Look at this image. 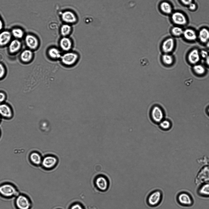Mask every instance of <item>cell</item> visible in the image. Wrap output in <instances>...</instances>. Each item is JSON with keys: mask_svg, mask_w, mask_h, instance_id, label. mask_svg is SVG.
<instances>
[{"mask_svg": "<svg viewBox=\"0 0 209 209\" xmlns=\"http://www.w3.org/2000/svg\"><path fill=\"white\" fill-rule=\"evenodd\" d=\"M3 23L0 17V31H1L3 28Z\"/></svg>", "mask_w": 209, "mask_h": 209, "instance_id": "cell-38", "label": "cell"}, {"mask_svg": "<svg viewBox=\"0 0 209 209\" xmlns=\"http://www.w3.org/2000/svg\"><path fill=\"white\" fill-rule=\"evenodd\" d=\"M162 60L163 62L167 65L171 64L173 61L172 56L168 53H165L162 56Z\"/></svg>", "mask_w": 209, "mask_h": 209, "instance_id": "cell-29", "label": "cell"}, {"mask_svg": "<svg viewBox=\"0 0 209 209\" xmlns=\"http://www.w3.org/2000/svg\"><path fill=\"white\" fill-rule=\"evenodd\" d=\"M200 56L203 58L206 59L209 55L207 51L205 50H202L200 52Z\"/></svg>", "mask_w": 209, "mask_h": 209, "instance_id": "cell-32", "label": "cell"}, {"mask_svg": "<svg viewBox=\"0 0 209 209\" xmlns=\"http://www.w3.org/2000/svg\"><path fill=\"white\" fill-rule=\"evenodd\" d=\"M163 198L162 192L159 189L153 191L148 195L146 202L150 207H155L159 205L162 202Z\"/></svg>", "mask_w": 209, "mask_h": 209, "instance_id": "cell-5", "label": "cell"}, {"mask_svg": "<svg viewBox=\"0 0 209 209\" xmlns=\"http://www.w3.org/2000/svg\"><path fill=\"white\" fill-rule=\"evenodd\" d=\"M72 30V27L70 25L64 23L60 28V32L62 37H67L71 33Z\"/></svg>", "mask_w": 209, "mask_h": 209, "instance_id": "cell-21", "label": "cell"}, {"mask_svg": "<svg viewBox=\"0 0 209 209\" xmlns=\"http://www.w3.org/2000/svg\"><path fill=\"white\" fill-rule=\"evenodd\" d=\"M176 200L178 204L184 207H191L194 203V200L192 195L186 191L179 192L176 196Z\"/></svg>", "mask_w": 209, "mask_h": 209, "instance_id": "cell-4", "label": "cell"}, {"mask_svg": "<svg viewBox=\"0 0 209 209\" xmlns=\"http://www.w3.org/2000/svg\"><path fill=\"white\" fill-rule=\"evenodd\" d=\"M150 115L152 120L155 123H159L164 119V111L158 105H155L152 107Z\"/></svg>", "mask_w": 209, "mask_h": 209, "instance_id": "cell-7", "label": "cell"}, {"mask_svg": "<svg viewBox=\"0 0 209 209\" xmlns=\"http://www.w3.org/2000/svg\"><path fill=\"white\" fill-rule=\"evenodd\" d=\"M194 182L198 186L209 182V164L203 165L199 170L195 178Z\"/></svg>", "mask_w": 209, "mask_h": 209, "instance_id": "cell-6", "label": "cell"}, {"mask_svg": "<svg viewBox=\"0 0 209 209\" xmlns=\"http://www.w3.org/2000/svg\"><path fill=\"white\" fill-rule=\"evenodd\" d=\"M25 40L27 46L31 49H35L39 46L38 40L33 35L30 34L27 35Z\"/></svg>", "mask_w": 209, "mask_h": 209, "instance_id": "cell-12", "label": "cell"}, {"mask_svg": "<svg viewBox=\"0 0 209 209\" xmlns=\"http://www.w3.org/2000/svg\"><path fill=\"white\" fill-rule=\"evenodd\" d=\"M61 51L59 48L51 47L48 49L47 55L49 58L52 60H60L62 54Z\"/></svg>", "mask_w": 209, "mask_h": 209, "instance_id": "cell-14", "label": "cell"}, {"mask_svg": "<svg viewBox=\"0 0 209 209\" xmlns=\"http://www.w3.org/2000/svg\"><path fill=\"white\" fill-rule=\"evenodd\" d=\"M206 46L207 48H209V40H208L206 44Z\"/></svg>", "mask_w": 209, "mask_h": 209, "instance_id": "cell-40", "label": "cell"}, {"mask_svg": "<svg viewBox=\"0 0 209 209\" xmlns=\"http://www.w3.org/2000/svg\"><path fill=\"white\" fill-rule=\"evenodd\" d=\"M79 59V54L72 51L64 52L60 59L63 65L67 67H71L75 65Z\"/></svg>", "mask_w": 209, "mask_h": 209, "instance_id": "cell-3", "label": "cell"}, {"mask_svg": "<svg viewBox=\"0 0 209 209\" xmlns=\"http://www.w3.org/2000/svg\"><path fill=\"white\" fill-rule=\"evenodd\" d=\"M159 124L160 128L165 131L169 130L172 127V123L168 119H164Z\"/></svg>", "mask_w": 209, "mask_h": 209, "instance_id": "cell-28", "label": "cell"}, {"mask_svg": "<svg viewBox=\"0 0 209 209\" xmlns=\"http://www.w3.org/2000/svg\"><path fill=\"white\" fill-rule=\"evenodd\" d=\"M32 53L29 50H25L21 53V60L24 62H28L32 59Z\"/></svg>", "mask_w": 209, "mask_h": 209, "instance_id": "cell-26", "label": "cell"}, {"mask_svg": "<svg viewBox=\"0 0 209 209\" xmlns=\"http://www.w3.org/2000/svg\"><path fill=\"white\" fill-rule=\"evenodd\" d=\"M174 46V40L169 38L165 40L162 43V51L165 53H169L173 50Z\"/></svg>", "mask_w": 209, "mask_h": 209, "instance_id": "cell-17", "label": "cell"}, {"mask_svg": "<svg viewBox=\"0 0 209 209\" xmlns=\"http://www.w3.org/2000/svg\"><path fill=\"white\" fill-rule=\"evenodd\" d=\"M6 98L5 94L2 93L0 92V104L3 103Z\"/></svg>", "mask_w": 209, "mask_h": 209, "instance_id": "cell-34", "label": "cell"}, {"mask_svg": "<svg viewBox=\"0 0 209 209\" xmlns=\"http://www.w3.org/2000/svg\"><path fill=\"white\" fill-rule=\"evenodd\" d=\"M61 17L64 23L70 25L76 23L78 21V18L75 13L69 10L63 12L61 15Z\"/></svg>", "mask_w": 209, "mask_h": 209, "instance_id": "cell-8", "label": "cell"}, {"mask_svg": "<svg viewBox=\"0 0 209 209\" xmlns=\"http://www.w3.org/2000/svg\"><path fill=\"white\" fill-rule=\"evenodd\" d=\"M171 18L173 21L178 25H185L187 22L185 17L180 12H176L173 13L172 15Z\"/></svg>", "mask_w": 209, "mask_h": 209, "instance_id": "cell-15", "label": "cell"}, {"mask_svg": "<svg viewBox=\"0 0 209 209\" xmlns=\"http://www.w3.org/2000/svg\"><path fill=\"white\" fill-rule=\"evenodd\" d=\"M14 205L16 209H31L32 203L28 195L20 193L15 198Z\"/></svg>", "mask_w": 209, "mask_h": 209, "instance_id": "cell-2", "label": "cell"}, {"mask_svg": "<svg viewBox=\"0 0 209 209\" xmlns=\"http://www.w3.org/2000/svg\"><path fill=\"white\" fill-rule=\"evenodd\" d=\"M182 3L185 5H189L192 3V0H180Z\"/></svg>", "mask_w": 209, "mask_h": 209, "instance_id": "cell-35", "label": "cell"}, {"mask_svg": "<svg viewBox=\"0 0 209 209\" xmlns=\"http://www.w3.org/2000/svg\"><path fill=\"white\" fill-rule=\"evenodd\" d=\"M199 37L200 41L207 43L209 40V31L206 28H203L200 31Z\"/></svg>", "mask_w": 209, "mask_h": 209, "instance_id": "cell-24", "label": "cell"}, {"mask_svg": "<svg viewBox=\"0 0 209 209\" xmlns=\"http://www.w3.org/2000/svg\"><path fill=\"white\" fill-rule=\"evenodd\" d=\"M194 72L199 75L204 74L205 72V69L203 66L200 64H195L193 67Z\"/></svg>", "mask_w": 209, "mask_h": 209, "instance_id": "cell-30", "label": "cell"}, {"mask_svg": "<svg viewBox=\"0 0 209 209\" xmlns=\"http://www.w3.org/2000/svg\"><path fill=\"white\" fill-rule=\"evenodd\" d=\"M184 38L190 41H194L196 38L195 32L191 29H187L183 31V34Z\"/></svg>", "mask_w": 209, "mask_h": 209, "instance_id": "cell-23", "label": "cell"}, {"mask_svg": "<svg viewBox=\"0 0 209 209\" xmlns=\"http://www.w3.org/2000/svg\"><path fill=\"white\" fill-rule=\"evenodd\" d=\"M183 31L182 28L179 27H174L171 30L172 34L176 36H179L183 34Z\"/></svg>", "mask_w": 209, "mask_h": 209, "instance_id": "cell-31", "label": "cell"}, {"mask_svg": "<svg viewBox=\"0 0 209 209\" xmlns=\"http://www.w3.org/2000/svg\"><path fill=\"white\" fill-rule=\"evenodd\" d=\"M17 187L10 182H4L0 184V196L5 199L15 198L19 194Z\"/></svg>", "mask_w": 209, "mask_h": 209, "instance_id": "cell-1", "label": "cell"}, {"mask_svg": "<svg viewBox=\"0 0 209 209\" xmlns=\"http://www.w3.org/2000/svg\"><path fill=\"white\" fill-rule=\"evenodd\" d=\"M205 62L206 64L209 66V55L205 59Z\"/></svg>", "mask_w": 209, "mask_h": 209, "instance_id": "cell-39", "label": "cell"}, {"mask_svg": "<svg viewBox=\"0 0 209 209\" xmlns=\"http://www.w3.org/2000/svg\"><path fill=\"white\" fill-rule=\"evenodd\" d=\"M5 73V68L3 65L0 63V78H2Z\"/></svg>", "mask_w": 209, "mask_h": 209, "instance_id": "cell-33", "label": "cell"}, {"mask_svg": "<svg viewBox=\"0 0 209 209\" xmlns=\"http://www.w3.org/2000/svg\"><path fill=\"white\" fill-rule=\"evenodd\" d=\"M59 48L64 52L71 51L73 47V42L68 36L62 37L59 42Z\"/></svg>", "mask_w": 209, "mask_h": 209, "instance_id": "cell-10", "label": "cell"}, {"mask_svg": "<svg viewBox=\"0 0 209 209\" xmlns=\"http://www.w3.org/2000/svg\"><path fill=\"white\" fill-rule=\"evenodd\" d=\"M58 162V159L55 156L48 155L43 158L41 165L45 169H49L54 167Z\"/></svg>", "mask_w": 209, "mask_h": 209, "instance_id": "cell-9", "label": "cell"}, {"mask_svg": "<svg viewBox=\"0 0 209 209\" xmlns=\"http://www.w3.org/2000/svg\"><path fill=\"white\" fill-rule=\"evenodd\" d=\"M200 52L197 49H194L191 51L188 55V60L191 64H196L200 60Z\"/></svg>", "mask_w": 209, "mask_h": 209, "instance_id": "cell-18", "label": "cell"}, {"mask_svg": "<svg viewBox=\"0 0 209 209\" xmlns=\"http://www.w3.org/2000/svg\"><path fill=\"white\" fill-rule=\"evenodd\" d=\"M21 46V43L18 39H15L11 41L9 45V50L11 53L18 51Z\"/></svg>", "mask_w": 209, "mask_h": 209, "instance_id": "cell-22", "label": "cell"}, {"mask_svg": "<svg viewBox=\"0 0 209 209\" xmlns=\"http://www.w3.org/2000/svg\"><path fill=\"white\" fill-rule=\"evenodd\" d=\"M13 116V110L9 105L3 103L0 104V116L1 118L9 120Z\"/></svg>", "mask_w": 209, "mask_h": 209, "instance_id": "cell-11", "label": "cell"}, {"mask_svg": "<svg viewBox=\"0 0 209 209\" xmlns=\"http://www.w3.org/2000/svg\"><path fill=\"white\" fill-rule=\"evenodd\" d=\"M42 158L41 154L36 151L31 152L29 156V159L30 163L36 166H39L41 165Z\"/></svg>", "mask_w": 209, "mask_h": 209, "instance_id": "cell-16", "label": "cell"}, {"mask_svg": "<svg viewBox=\"0 0 209 209\" xmlns=\"http://www.w3.org/2000/svg\"><path fill=\"white\" fill-rule=\"evenodd\" d=\"M189 9L191 10H194L196 8V5L194 3H192L189 5Z\"/></svg>", "mask_w": 209, "mask_h": 209, "instance_id": "cell-37", "label": "cell"}, {"mask_svg": "<svg viewBox=\"0 0 209 209\" xmlns=\"http://www.w3.org/2000/svg\"><path fill=\"white\" fill-rule=\"evenodd\" d=\"M207 114H208V115H209V108H208V109H207Z\"/></svg>", "mask_w": 209, "mask_h": 209, "instance_id": "cell-41", "label": "cell"}, {"mask_svg": "<svg viewBox=\"0 0 209 209\" xmlns=\"http://www.w3.org/2000/svg\"><path fill=\"white\" fill-rule=\"evenodd\" d=\"M71 209H83V208L80 205L76 204L73 205Z\"/></svg>", "mask_w": 209, "mask_h": 209, "instance_id": "cell-36", "label": "cell"}, {"mask_svg": "<svg viewBox=\"0 0 209 209\" xmlns=\"http://www.w3.org/2000/svg\"><path fill=\"white\" fill-rule=\"evenodd\" d=\"M1 119H2L1 118L0 116V123L1 120Z\"/></svg>", "mask_w": 209, "mask_h": 209, "instance_id": "cell-42", "label": "cell"}, {"mask_svg": "<svg viewBox=\"0 0 209 209\" xmlns=\"http://www.w3.org/2000/svg\"><path fill=\"white\" fill-rule=\"evenodd\" d=\"M160 9L161 11L166 14H170L172 8L170 4L167 2H163L160 5Z\"/></svg>", "mask_w": 209, "mask_h": 209, "instance_id": "cell-25", "label": "cell"}, {"mask_svg": "<svg viewBox=\"0 0 209 209\" xmlns=\"http://www.w3.org/2000/svg\"><path fill=\"white\" fill-rule=\"evenodd\" d=\"M1 131H0V136H1Z\"/></svg>", "mask_w": 209, "mask_h": 209, "instance_id": "cell-43", "label": "cell"}, {"mask_svg": "<svg viewBox=\"0 0 209 209\" xmlns=\"http://www.w3.org/2000/svg\"><path fill=\"white\" fill-rule=\"evenodd\" d=\"M12 35L11 32L8 30L3 31L0 32V46H4L10 41Z\"/></svg>", "mask_w": 209, "mask_h": 209, "instance_id": "cell-19", "label": "cell"}, {"mask_svg": "<svg viewBox=\"0 0 209 209\" xmlns=\"http://www.w3.org/2000/svg\"><path fill=\"white\" fill-rule=\"evenodd\" d=\"M11 32L12 36L17 39L22 38L24 35L23 30L19 28H13L11 31Z\"/></svg>", "mask_w": 209, "mask_h": 209, "instance_id": "cell-27", "label": "cell"}, {"mask_svg": "<svg viewBox=\"0 0 209 209\" xmlns=\"http://www.w3.org/2000/svg\"><path fill=\"white\" fill-rule=\"evenodd\" d=\"M96 184L99 189L102 191L106 190L108 187V183L107 180L103 177H100L96 180Z\"/></svg>", "mask_w": 209, "mask_h": 209, "instance_id": "cell-20", "label": "cell"}, {"mask_svg": "<svg viewBox=\"0 0 209 209\" xmlns=\"http://www.w3.org/2000/svg\"><path fill=\"white\" fill-rule=\"evenodd\" d=\"M198 186L196 191L197 195L203 198H209V182L202 184Z\"/></svg>", "mask_w": 209, "mask_h": 209, "instance_id": "cell-13", "label": "cell"}]
</instances>
